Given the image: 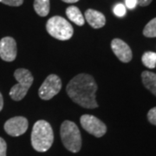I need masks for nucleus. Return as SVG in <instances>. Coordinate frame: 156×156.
Segmentation results:
<instances>
[{"instance_id": "1", "label": "nucleus", "mask_w": 156, "mask_h": 156, "mask_svg": "<svg viewBox=\"0 0 156 156\" xmlns=\"http://www.w3.org/2000/svg\"><path fill=\"white\" fill-rule=\"evenodd\" d=\"M97 84L92 76L79 74L70 80L66 87L68 95L79 106L85 108H95L98 103L95 99Z\"/></svg>"}, {"instance_id": "2", "label": "nucleus", "mask_w": 156, "mask_h": 156, "mask_svg": "<svg viewBox=\"0 0 156 156\" xmlns=\"http://www.w3.org/2000/svg\"><path fill=\"white\" fill-rule=\"evenodd\" d=\"M54 141V133L50 124L44 120H39L34 124L31 132V145L37 152H46Z\"/></svg>"}, {"instance_id": "3", "label": "nucleus", "mask_w": 156, "mask_h": 156, "mask_svg": "<svg viewBox=\"0 0 156 156\" xmlns=\"http://www.w3.org/2000/svg\"><path fill=\"white\" fill-rule=\"evenodd\" d=\"M60 134L62 144L68 150L77 153L82 147V136L76 124L70 121H64L62 123Z\"/></svg>"}, {"instance_id": "4", "label": "nucleus", "mask_w": 156, "mask_h": 156, "mask_svg": "<svg viewBox=\"0 0 156 156\" xmlns=\"http://www.w3.org/2000/svg\"><path fill=\"white\" fill-rule=\"evenodd\" d=\"M14 77L18 83L15 84L10 90V96L14 101H21L24 98L34 81L33 76L26 69H17L14 72Z\"/></svg>"}, {"instance_id": "5", "label": "nucleus", "mask_w": 156, "mask_h": 156, "mask_svg": "<svg viewBox=\"0 0 156 156\" xmlns=\"http://www.w3.org/2000/svg\"><path fill=\"white\" fill-rule=\"evenodd\" d=\"M46 30L51 37L65 41L72 37L74 30L66 19L59 16L52 17L46 23Z\"/></svg>"}, {"instance_id": "6", "label": "nucleus", "mask_w": 156, "mask_h": 156, "mask_svg": "<svg viewBox=\"0 0 156 156\" xmlns=\"http://www.w3.org/2000/svg\"><path fill=\"white\" fill-rule=\"evenodd\" d=\"M62 89V81L59 76L51 74L48 76L38 89V95L43 100H50L57 95Z\"/></svg>"}, {"instance_id": "7", "label": "nucleus", "mask_w": 156, "mask_h": 156, "mask_svg": "<svg viewBox=\"0 0 156 156\" xmlns=\"http://www.w3.org/2000/svg\"><path fill=\"white\" fill-rule=\"evenodd\" d=\"M80 122L84 130L95 137L99 138L106 134V125L94 115H83L80 118Z\"/></svg>"}, {"instance_id": "8", "label": "nucleus", "mask_w": 156, "mask_h": 156, "mask_svg": "<svg viewBox=\"0 0 156 156\" xmlns=\"http://www.w3.org/2000/svg\"><path fill=\"white\" fill-rule=\"evenodd\" d=\"M28 120L25 117L16 116L9 119L5 123V130L11 136H19L23 134L28 129Z\"/></svg>"}, {"instance_id": "9", "label": "nucleus", "mask_w": 156, "mask_h": 156, "mask_svg": "<svg viewBox=\"0 0 156 156\" xmlns=\"http://www.w3.org/2000/svg\"><path fill=\"white\" fill-rule=\"evenodd\" d=\"M0 57L5 62H13L17 57V43L11 37L0 40Z\"/></svg>"}, {"instance_id": "10", "label": "nucleus", "mask_w": 156, "mask_h": 156, "mask_svg": "<svg viewBox=\"0 0 156 156\" xmlns=\"http://www.w3.org/2000/svg\"><path fill=\"white\" fill-rule=\"evenodd\" d=\"M111 49L117 58L122 62H129L132 60L133 53L130 47L122 39L115 38L111 42Z\"/></svg>"}, {"instance_id": "11", "label": "nucleus", "mask_w": 156, "mask_h": 156, "mask_svg": "<svg viewBox=\"0 0 156 156\" xmlns=\"http://www.w3.org/2000/svg\"><path fill=\"white\" fill-rule=\"evenodd\" d=\"M85 18L89 24L94 29H100L103 27L106 23L105 16L100 11L89 9L85 12Z\"/></svg>"}, {"instance_id": "12", "label": "nucleus", "mask_w": 156, "mask_h": 156, "mask_svg": "<svg viewBox=\"0 0 156 156\" xmlns=\"http://www.w3.org/2000/svg\"><path fill=\"white\" fill-rule=\"evenodd\" d=\"M141 79L142 83L153 95L156 96V74L150 71H143L141 73Z\"/></svg>"}, {"instance_id": "13", "label": "nucleus", "mask_w": 156, "mask_h": 156, "mask_svg": "<svg viewBox=\"0 0 156 156\" xmlns=\"http://www.w3.org/2000/svg\"><path fill=\"white\" fill-rule=\"evenodd\" d=\"M66 15H67L68 18L69 20H71L73 23H75L78 26H82L84 24L85 20H84L83 16L81 11L76 6L68 7L67 10H66Z\"/></svg>"}, {"instance_id": "14", "label": "nucleus", "mask_w": 156, "mask_h": 156, "mask_svg": "<svg viewBox=\"0 0 156 156\" xmlns=\"http://www.w3.org/2000/svg\"><path fill=\"white\" fill-rule=\"evenodd\" d=\"M34 10L40 17H46L50 12V0H35Z\"/></svg>"}, {"instance_id": "15", "label": "nucleus", "mask_w": 156, "mask_h": 156, "mask_svg": "<svg viewBox=\"0 0 156 156\" xmlns=\"http://www.w3.org/2000/svg\"><path fill=\"white\" fill-rule=\"evenodd\" d=\"M141 61L147 68L154 69L156 66V53L152 51L145 52L141 57Z\"/></svg>"}, {"instance_id": "16", "label": "nucleus", "mask_w": 156, "mask_h": 156, "mask_svg": "<svg viewBox=\"0 0 156 156\" xmlns=\"http://www.w3.org/2000/svg\"><path fill=\"white\" fill-rule=\"evenodd\" d=\"M143 35L147 37H156V17L147 23L143 30Z\"/></svg>"}, {"instance_id": "17", "label": "nucleus", "mask_w": 156, "mask_h": 156, "mask_svg": "<svg viewBox=\"0 0 156 156\" xmlns=\"http://www.w3.org/2000/svg\"><path fill=\"white\" fill-rule=\"evenodd\" d=\"M114 13L116 17H122L126 15V6L122 4H117L114 7Z\"/></svg>"}, {"instance_id": "18", "label": "nucleus", "mask_w": 156, "mask_h": 156, "mask_svg": "<svg viewBox=\"0 0 156 156\" xmlns=\"http://www.w3.org/2000/svg\"><path fill=\"white\" fill-rule=\"evenodd\" d=\"M147 120L153 125L156 126V107L151 108L147 113Z\"/></svg>"}, {"instance_id": "19", "label": "nucleus", "mask_w": 156, "mask_h": 156, "mask_svg": "<svg viewBox=\"0 0 156 156\" xmlns=\"http://www.w3.org/2000/svg\"><path fill=\"white\" fill-rule=\"evenodd\" d=\"M0 3L9 6H20L23 5V0H0Z\"/></svg>"}, {"instance_id": "20", "label": "nucleus", "mask_w": 156, "mask_h": 156, "mask_svg": "<svg viewBox=\"0 0 156 156\" xmlns=\"http://www.w3.org/2000/svg\"><path fill=\"white\" fill-rule=\"evenodd\" d=\"M7 144L5 140L0 137V156H6Z\"/></svg>"}, {"instance_id": "21", "label": "nucleus", "mask_w": 156, "mask_h": 156, "mask_svg": "<svg viewBox=\"0 0 156 156\" xmlns=\"http://www.w3.org/2000/svg\"><path fill=\"white\" fill-rule=\"evenodd\" d=\"M125 5L129 10H133L138 5V3L137 0H125Z\"/></svg>"}, {"instance_id": "22", "label": "nucleus", "mask_w": 156, "mask_h": 156, "mask_svg": "<svg viewBox=\"0 0 156 156\" xmlns=\"http://www.w3.org/2000/svg\"><path fill=\"white\" fill-rule=\"evenodd\" d=\"M151 2L152 0H137L138 5L140 6H147L148 5H150Z\"/></svg>"}, {"instance_id": "23", "label": "nucleus", "mask_w": 156, "mask_h": 156, "mask_svg": "<svg viewBox=\"0 0 156 156\" xmlns=\"http://www.w3.org/2000/svg\"><path fill=\"white\" fill-rule=\"evenodd\" d=\"M3 107H4V99H3V95L0 93V111L3 109Z\"/></svg>"}, {"instance_id": "24", "label": "nucleus", "mask_w": 156, "mask_h": 156, "mask_svg": "<svg viewBox=\"0 0 156 156\" xmlns=\"http://www.w3.org/2000/svg\"><path fill=\"white\" fill-rule=\"evenodd\" d=\"M62 1H63L65 3H69V4H73V3H76L79 0H62Z\"/></svg>"}]
</instances>
